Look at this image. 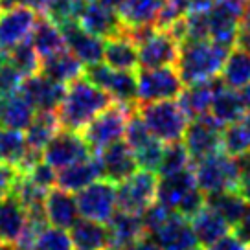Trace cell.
Here are the masks:
<instances>
[{
    "mask_svg": "<svg viewBox=\"0 0 250 250\" xmlns=\"http://www.w3.org/2000/svg\"><path fill=\"white\" fill-rule=\"evenodd\" d=\"M158 179L155 171L136 169L129 179L116 184L118 210L142 215L156 201Z\"/></svg>",
    "mask_w": 250,
    "mask_h": 250,
    "instance_id": "cell-7",
    "label": "cell"
},
{
    "mask_svg": "<svg viewBox=\"0 0 250 250\" xmlns=\"http://www.w3.org/2000/svg\"><path fill=\"white\" fill-rule=\"evenodd\" d=\"M235 46H239V48H243V50H249L250 52V28L239 26L237 39H235Z\"/></svg>",
    "mask_w": 250,
    "mask_h": 250,
    "instance_id": "cell-51",
    "label": "cell"
},
{
    "mask_svg": "<svg viewBox=\"0 0 250 250\" xmlns=\"http://www.w3.org/2000/svg\"><path fill=\"white\" fill-rule=\"evenodd\" d=\"M221 85H223L221 78H213L208 81L191 83V85H186V88H182L179 96V105L186 112V116L193 120V118L210 114L215 90Z\"/></svg>",
    "mask_w": 250,
    "mask_h": 250,
    "instance_id": "cell-24",
    "label": "cell"
},
{
    "mask_svg": "<svg viewBox=\"0 0 250 250\" xmlns=\"http://www.w3.org/2000/svg\"><path fill=\"white\" fill-rule=\"evenodd\" d=\"M41 158L42 155H37L28 149L22 131L0 127V162L15 166L21 175H26L31 166L39 162Z\"/></svg>",
    "mask_w": 250,
    "mask_h": 250,
    "instance_id": "cell-19",
    "label": "cell"
},
{
    "mask_svg": "<svg viewBox=\"0 0 250 250\" xmlns=\"http://www.w3.org/2000/svg\"><path fill=\"white\" fill-rule=\"evenodd\" d=\"M103 62L114 70H138V46L127 35L105 41Z\"/></svg>",
    "mask_w": 250,
    "mask_h": 250,
    "instance_id": "cell-32",
    "label": "cell"
},
{
    "mask_svg": "<svg viewBox=\"0 0 250 250\" xmlns=\"http://www.w3.org/2000/svg\"><path fill=\"white\" fill-rule=\"evenodd\" d=\"M197 188L195 175H193V164L179 173H173L167 177H160L158 188H156V201L167 206L169 210L177 211L179 206L186 197Z\"/></svg>",
    "mask_w": 250,
    "mask_h": 250,
    "instance_id": "cell-20",
    "label": "cell"
},
{
    "mask_svg": "<svg viewBox=\"0 0 250 250\" xmlns=\"http://www.w3.org/2000/svg\"><path fill=\"white\" fill-rule=\"evenodd\" d=\"M107 227H109L110 239H112V250H124L127 245H131L138 237L147 234L140 215L127 213L122 210H118L112 215Z\"/></svg>",
    "mask_w": 250,
    "mask_h": 250,
    "instance_id": "cell-34",
    "label": "cell"
},
{
    "mask_svg": "<svg viewBox=\"0 0 250 250\" xmlns=\"http://www.w3.org/2000/svg\"><path fill=\"white\" fill-rule=\"evenodd\" d=\"M164 142H160L158 138H155L153 134L149 136L147 140H144L140 146H136L133 149L134 158L138 162V167L147 169V171H158V166L164 155Z\"/></svg>",
    "mask_w": 250,
    "mask_h": 250,
    "instance_id": "cell-40",
    "label": "cell"
},
{
    "mask_svg": "<svg viewBox=\"0 0 250 250\" xmlns=\"http://www.w3.org/2000/svg\"><path fill=\"white\" fill-rule=\"evenodd\" d=\"M188 8H189V0H166L164 9H162V13L158 17L156 28H160V30L167 28L177 19L186 15Z\"/></svg>",
    "mask_w": 250,
    "mask_h": 250,
    "instance_id": "cell-44",
    "label": "cell"
},
{
    "mask_svg": "<svg viewBox=\"0 0 250 250\" xmlns=\"http://www.w3.org/2000/svg\"><path fill=\"white\" fill-rule=\"evenodd\" d=\"M74 245V250H110L112 239H110L109 227L90 221V219L79 217L74 227L68 230Z\"/></svg>",
    "mask_w": 250,
    "mask_h": 250,
    "instance_id": "cell-25",
    "label": "cell"
},
{
    "mask_svg": "<svg viewBox=\"0 0 250 250\" xmlns=\"http://www.w3.org/2000/svg\"><path fill=\"white\" fill-rule=\"evenodd\" d=\"M243 124L247 125V129L250 131V109L247 110V114H245V118H243Z\"/></svg>",
    "mask_w": 250,
    "mask_h": 250,
    "instance_id": "cell-55",
    "label": "cell"
},
{
    "mask_svg": "<svg viewBox=\"0 0 250 250\" xmlns=\"http://www.w3.org/2000/svg\"><path fill=\"white\" fill-rule=\"evenodd\" d=\"M124 250H162V247L151 237L149 234L138 237L136 241H133L131 245H127Z\"/></svg>",
    "mask_w": 250,
    "mask_h": 250,
    "instance_id": "cell-50",
    "label": "cell"
},
{
    "mask_svg": "<svg viewBox=\"0 0 250 250\" xmlns=\"http://www.w3.org/2000/svg\"><path fill=\"white\" fill-rule=\"evenodd\" d=\"M64 37L66 50L78 57L85 66L98 64L103 61V52H105V41L92 35L90 31L79 26L78 21H68L59 26Z\"/></svg>",
    "mask_w": 250,
    "mask_h": 250,
    "instance_id": "cell-15",
    "label": "cell"
},
{
    "mask_svg": "<svg viewBox=\"0 0 250 250\" xmlns=\"http://www.w3.org/2000/svg\"><path fill=\"white\" fill-rule=\"evenodd\" d=\"M30 41L33 48H35V52L39 54L41 61L50 57V55L57 54V52L66 50L61 28L44 15H39L37 22H35V28H33L30 35Z\"/></svg>",
    "mask_w": 250,
    "mask_h": 250,
    "instance_id": "cell-33",
    "label": "cell"
},
{
    "mask_svg": "<svg viewBox=\"0 0 250 250\" xmlns=\"http://www.w3.org/2000/svg\"><path fill=\"white\" fill-rule=\"evenodd\" d=\"M24 177H28L31 182H35L37 186L44 188V189H52L55 186V180H57V171L41 158L39 162H35L31 166L30 171L26 173Z\"/></svg>",
    "mask_w": 250,
    "mask_h": 250,
    "instance_id": "cell-43",
    "label": "cell"
},
{
    "mask_svg": "<svg viewBox=\"0 0 250 250\" xmlns=\"http://www.w3.org/2000/svg\"><path fill=\"white\" fill-rule=\"evenodd\" d=\"M223 129L225 125L219 124L211 114L189 120L182 140L191 156V162L223 151Z\"/></svg>",
    "mask_w": 250,
    "mask_h": 250,
    "instance_id": "cell-11",
    "label": "cell"
},
{
    "mask_svg": "<svg viewBox=\"0 0 250 250\" xmlns=\"http://www.w3.org/2000/svg\"><path fill=\"white\" fill-rule=\"evenodd\" d=\"M59 129H61V122L55 110H37L28 129L24 131L28 149L37 155H42L48 142L54 138Z\"/></svg>",
    "mask_w": 250,
    "mask_h": 250,
    "instance_id": "cell-31",
    "label": "cell"
},
{
    "mask_svg": "<svg viewBox=\"0 0 250 250\" xmlns=\"http://www.w3.org/2000/svg\"><path fill=\"white\" fill-rule=\"evenodd\" d=\"M247 250H250V243H249V245H247Z\"/></svg>",
    "mask_w": 250,
    "mask_h": 250,
    "instance_id": "cell-57",
    "label": "cell"
},
{
    "mask_svg": "<svg viewBox=\"0 0 250 250\" xmlns=\"http://www.w3.org/2000/svg\"><path fill=\"white\" fill-rule=\"evenodd\" d=\"M44 215H46L48 225L70 230L79 219L76 195L57 186L48 189L46 201H44Z\"/></svg>",
    "mask_w": 250,
    "mask_h": 250,
    "instance_id": "cell-21",
    "label": "cell"
},
{
    "mask_svg": "<svg viewBox=\"0 0 250 250\" xmlns=\"http://www.w3.org/2000/svg\"><path fill=\"white\" fill-rule=\"evenodd\" d=\"M206 204L217 211L221 217L227 221L230 228H234L243 213L249 206V201L237 191V189H227V191H217L206 195Z\"/></svg>",
    "mask_w": 250,
    "mask_h": 250,
    "instance_id": "cell-36",
    "label": "cell"
},
{
    "mask_svg": "<svg viewBox=\"0 0 250 250\" xmlns=\"http://www.w3.org/2000/svg\"><path fill=\"white\" fill-rule=\"evenodd\" d=\"M0 250H19L15 245H9V243H2L0 241Z\"/></svg>",
    "mask_w": 250,
    "mask_h": 250,
    "instance_id": "cell-54",
    "label": "cell"
},
{
    "mask_svg": "<svg viewBox=\"0 0 250 250\" xmlns=\"http://www.w3.org/2000/svg\"><path fill=\"white\" fill-rule=\"evenodd\" d=\"M134 107H127L122 103L112 102L105 110H102L90 124L81 131L92 153H100L102 149L109 147L110 144L124 140L127 120Z\"/></svg>",
    "mask_w": 250,
    "mask_h": 250,
    "instance_id": "cell-5",
    "label": "cell"
},
{
    "mask_svg": "<svg viewBox=\"0 0 250 250\" xmlns=\"http://www.w3.org/2000/svg\"><path fill=\"white\" fill-rule=\"evenodd\" d=\"M197 188L204 195H211L217 191L237 189L239 184V166L234 156L225 151H217L210 156H204L193 162Z\"/></svg>",
    "mask_w": 250,
    "mask_h": 250,
    "instance_id": "cell-4",
    "label": "cell"
},
{
    "mask_svg": "<svg viewBox=\"0 0 250 250\" xmlns=\"http://www.w3.org/2000/svg\"><path fill=\"white\" fill-rule=\"evenodd\" d=\"M41 74L62 85H70L72 81L85 76V64L68 50H62L50 55L41 62Z\"/></svg>",
    "mask_w": 250,
    "mask_h": 250,
    "instance_id": "cell-30",
    "label": "cell"
},
{
    "mask_svg": "<svg viewBox=\"0 0 250 250\" xmlns=\"http://www.w3.org/2000/svg\"><path fill=\"white\" fill-rule=\"evenodd\" d=\"M223 151L234 158L250 151V131L243 124V120L223 129Z\"/></svg>",
    "mask_w": 250,
    "mask_h": 250,
    "instance_id": "cell-39",
    "label": "cell"
},
{
    "mask_svg": "<svg viewBox=\"0 0 250 250\" xmlns=\"http://www.w3.org/2000/svg\"><path fill=\"white\" fill-rule=\"evenodd\" d=\"M79 217L90 219L107 225L118 211L116 184L107 179H100L90 186L76 193Z\"/></svg>",
    "mask_w": 250,
    "mask_h": 250,
    "instance_id": "cell-9",
    "label": "cell"
},
{
    "mask_svg": "<svg viewBox=\"0 0 250 250\" xmlns=\"http://www.w3.org/2000/svg\"><path fill=\"white\" fill-rule=\"evenodd\" d=\"M204 250H247V243H243L234 232H228L227 235H223L219 241Z\"/></svg>",
    "mask_w": 250,
    "mask_h": 250,
    "instance_id": "cell-47",
    "label": "cell"
},
{
    "mask_svg": "<svg viewBox=\"0 0 250 250\" xmlns=\"http://www.w3.org/2000/svg\"><path fill=\"white\" fill-rule=\"evenodd\" d=\"M180 42L167 30L156 28L138 44V68L175 66L179 59Z\"/></svg>",
    "mask_w": 250,
    "mask_h": 250,
    "instance_id": "cell-14",
    "label": "cell"
},
{
    "mask_svg": "<svg viewBox=\"0 0 250 250\" xmlns=\"http://www.w3.org/2000/svg\"><path fill=\"white\" fill-rule=\"evenodd\" d=\"M110 103L112 98L109 94L83 76L72 81L70 85H66V94L61 107L57 109V116L61 127L81 133Z\"/></svg>",
    "mask_w": 250,
    "mask_h": 250,
    "instance_id": "cell-1",
    "label": "cell"
},
{
    "mask_svg": "<svg viewBox=\"0 0 250 250\" xmlns=\"http://www.w3.org/2000/svg\"><path fill=\"white\" fill-rule=\"evenodd\" d=\"M85 78L96 86L109 94L112 102L136 107L138 103V79L136 74L129 70H114L105 62L85 66Z\"/></svg>",
    "mask_w": 250,
    "mask_h": 250,
    "instance_id": "cell-6",
    "label": "cell"
},
{
    "mask_svg": "<svg viewBox=\"0 0 250 250\" xmlns=\"http://www.w3.org/2000/svg\"><path fill=\"white\" fill-rule=\"evenodd\" d=\"M94 153L88 147L83 134L70 129H59L52 140L48 142V146L42 151V160L48 166H52L55 171L64 169L68 166H74L90 158Z\"/></svg>",
    "mask_w": 250,
    "mask_h": 250,
    "instance_id": "cell-10",
    "label": "cell"
},
{
    "mask_svg": "<svg viewBox=\"0 0 250 250\" xmlns=\"http://www.w3.org/2000/svg\"><path fill=\"white\" fill-rule=\"evenodd\" d=\"M6 57L24 78H30V76H35V74L41 72V62L42 61H41L39 54L35 52L30 39L17 44L13 50H9Z\"/></svg>",
    "mask_w": 250,
    "mask_h": 250,
    "instance_id": "cell-37",
    "label": "cell"
},
{
    "mask_svg": "<svg viewBox=\"0 0 250 250\" xmlns=\"http://www.w3.org/2000/svg\"><path fill=\"white\" fill-rule=\"evenodd\" d=\"M33 250H74V245L68 230L46 225L37 235Z\"/></svg>",
    "mask_w": 250,
    "mask_h": 250,
    "instance_id": "cell-41",
    "label": "cell"
},
{
    "mask_svg": "<svg viewBox=\"0 0 250 250\" xmlns=\"http://www.w3.org/2000/svg\"><path fill=\"white\" fill-rule=\"evenodd\" d=\"M103 179V169L102 164L98 160V156L92 155L86 160H81L78 164L68 166L64 169L57 171V180H55V186L64 189V191H70V193H78L81 189H85L86 186H90L92 182Z\"/></svg>",
    "mask_w": 250,
    "mask_h": 250,
    "instance_id": "cell-23",
    "label": "cell"
},
{
    "mask_svg": "<svg viewBox=\"0 0 250 250\" xmlns=\"http://www.w3.org/2000/svg\"><path fill=\"white\" fill-rule=\"evenodd\" d=\"M230 50L232 48L217 44L210 39L182 42L179 59L175 64L180 74L182 83L191 85V83L219 78Z\"/></svg>",
    "mask_w": 250,
    "mask_h": 250,
    "instance_id": "cell-2",
    "label": "cell"
},
{
    "mask_svg": "<svg viewBox=\"0 0 250 250\" xmlns=\"http://www.w3.org/2000/svg\"><path fill=\"white\" fill-rule=\"evenodd\" d=\"M81 28L90 31L92 35L107 41L124 35L125 26L118 15L116 8H112L107 0H90L79 9L78 19Z\"/></svg>",
    "mask_w": 250,
    "mask_h": 250,
    "instance_id": "cell-12",
    "label": "cell"
},
{
    "mask_svg": "<svg viewBox=\"0 0 250 250\" xmlns=\"http://www.w3.org/2000/svg\"><path fill=\"white\" fill-rule=\"evenodd\" d=\"M37 109L21 90L0 98V127L13 129V131H26L28 125L35 116Z\"/></svg>",
    "mask_w": 250,
    "mask_h": 250,
    "instance_id": "cell-27",
    "label": "cell"
},
{
    "mask_svg": "<svg viewBox=\"0 0 250 250\" xmlns=\"http://www.w3.org/2000/svg\"><path fill=\"white\" fill-rule=\"evenodd\" d=\"M223 85L234 90H243L250 83V52L243 48H232L221 70Z\"/></svg>",
    "mask_w": 250,
    "mask_h": 250,
    "instance_id": "cell-35",
    "label": "cell"
},
{
    "mask_svg": "<svg viewBox=\"0 0 250 250\" xmlns=\"http://www.w3.org/2000/svg\"><path fill=\"white\" fill-rule=\"evenodd\" d=\"M138 103H153L179 98L184 83L177 66L138 68Z\"/></svg>",
    "mask_w": 250,
    "mask_h": 250,
    "instance_id": "cell-8",
    "label": "cell"
},
{
    "mask_svg": "<svg viewBox=\"0 0 250 250\" xmlns=\"http://www.w3.org/2000/svg\"><path fill=\"white\" fill-rule=\"evenodd\" d=\"M24 76L8 61L6 54L0 52V98H6L9 94L21 90L24 83Z\"/></svg>",
    "mask_w": 250,
    "mask_h": 250,
    "instance_id": "cell-42",
    "label": "cell"
},
{
    "mask_svg": "<svg viewBox=\"0 0 250 250\" xmlns=\"http://www.w3.org/2000/svg\"><path fill=\"white\" fill-rule=\"evenodd\" d=\"M249 110V105L245 102V96L241 90H234L228 86L221 85L215 90L213 102H211L210 114L217 120L221 125H230L235 122H241Z\"/></svg>",
    "mask_w": 250,
    "mask_h": 250,
    "instance_id": "cell-26",
    "label": "cell"
},
{
    "mask_svg": "<svg viewBox=\"0 0 250 250\" xmlns=\"http://www.w3.org/2000/svg\"><path fill=\"white\" fill-rule=\"evenodd\" d=\"M189 223H191L199 247H203V249H208L210 245L219 241L223 235L232 232L230 225L208 204L201 211H197L195 215L189 219Z\"/></svg>",
    "mask_w": 250,
    "mask_h": 250,
    "instance_id": "cell-29",
    "label": "cell"
},
{
    "mask_svg": "<svg viewBox=\"0 0 250 250\" xmlns=\"http://www.w3.org/2000/svg\"><path fill=\"white\" fill-rule=\"evenodd\" d=\"M239 26L250 28V0L245 2V8H243V13H241V24Z\"/></svg>",
    "mask_w": 250,
    "mask_h": 250,
    "instance_id": "cell-52",
    "label": "cell"
},
{
    "mask_svg": "<svg viewBox=\"0 0 250 250\" xmlns=\"http://www.w3.org/2000/svg\"><path fill=\"white\" fill-rule=\"evenodd\" d=\"M191 156L188 153L186 146L182 142H171L164 147V155L158 166V175L160 177H167L173 173H179L186 167H191Z\"/></svg>",
    "mask_w": 250,
    "mask_h": 250,
    "instance_id": "cell-38",
    "label": "cell"
},
{
    "mask_svg": "<svg viewBox=\"0 0 250 250\" xmlns=\"http://www.w3.org/2000/svg\"><path fill=\"white\" fill-rule=\"evenodd\" d=\"M19 177H21V173H19V169H17L15 166L0 162V199L9 195L13 191Z\"/></svg>",
    "mask_w": 250,
    "mask_h": 250,
    "instance_id": "cell-46",
    "label": "cell"
},
{
    "mask_svg": "<svg viewBox=\"0 0 250 250\" xmlns=\"http://www.w3.org/2000/svg\"><path fill=\"white\" fill-rule=\"evenodd\" d=\"M98 156L103 169V179L110 180L114 184H120L122 180L129 179L136 169L138 162L134 158L133 149L125 140H120L116 144H110L109 147L102 149L100 153H94Z\"/></svg>",
    "mask_w": 250,
    "mask_h": 250,
    "instance_id": "cell-16",
    "label": "cell"
},
{
    "mask_svg": "<svg viewBox=\"0 0 250 250\" xmlns=\"http://www.w3.org/2000/svg\"><path fill=\"white\" fill-rule=\"evenodd\" d=\"M136 112L155 138L164 144L182 142L189 118L186 116L179 102L162 100L153 103H136Z\"/></svg>",
    "mask_w": 250,
    "mask_h": 250,
    "instance_id": "cell-3",
    "label": "cell"
},
{
    "mask_svg": "<svg viewBox=\"0 0 250 250\" xmlns=\"http://www.w3.org/2000/svg\"><path fill=\"white\" fill-rule=\"evenodd\" d=\"M241 92H243V96H245V102H247V105H249V109H250V83L243 88Z\"/></svg>",
    "mask_w": 250,
    "mask_h": 250,
    "instance_id": "cell-53",
    "label": "cell"
},
{
    "mask_svg": "<svg viewBox=\"0 0 250 250\" xmlns=\"http://www.w3.org/2000/svg\"><path fill=\"white\" fill-rule=\"evenodd\" d=\"M164 4L166 0H122L116 11L125 28L156 26Z\"/></svg>",
    "mask_w": 250,
    "mask_h": 250,
    "instance_id": "cell-28",
    "label": "cell"
},
{
    "mask_svg": "<svg viewBox=\"0 0 250 250\" xmlns=\"http://www.w3.org/2000/svg\"><path fill=\"white\" fill-rule=\"evenodd\" d=\"M189 250H204L203 247H193V249H189Z\"/></svg>",
    "mask_w": 250,
    "mask_h": 250,
    "instance_id": "cell-56",
    "label": "cell"
},
{
    "mask_svg": "<svg viewBox=\"0 0 250 250\" xmlns=\"http://www.w3.org/2000/svg\"><path fill=\"white\" fill-rule=\"evenodd\" d=\"M151 237L162 247V250H189L199 247L189 219L177 211H173L162 223V227L151 234Z\"/></svg>",
    "mask_w": 250,
    "mask_h": 250,
    "instance_id": "cell-18",
    "label": "cell"
},
{
    "mask_svg": "<svg viewBox=\"0 0 250 250\" xmlns=\"http://www.w3.org/2000/svg\"><path fill=\"white\" fill-rule=\"evenodd\" d=\"M48 2L50 0H0V9L13 8V6H24V8H30L33 11H37L39 15H44Z\"/></svg>",
    "mask_w": 250,
    "mask_h": 250,
    "instance_id": "cell-48",
    "label": "cell"
},
{
    "mask_svg": "<svg viewBox=\"0 0 250 250\" xmlns=\"http://www.w3.org/2000/svg\"><path fill=\"white\" fill-rule=\"evenodd\" d=\"M28 210L24 208L21 199L11 191L9 195L0 199V241L15 245L28 225Z\"/></svg>",
    "mask_w": 250,
    "mask_h": 250,
    "instance_id": "cell-22",
    "label": "cell"
},
{
    "mask_svg": "<svg viewBox=\"0 0 250 250\" xmlns=\"http://www.w3.org/2000/svg\"><path fill=\"white\" fill-rule=\"evenodd\" d=\"M235 160H237V166H239L237 191L250 203V151L241 156H235Z\"/></svg>",
    "mask_w": 250,
    "mask_h": 250,
    "instance_id": "cell-45",
    "label": "cell"
},
{
    "mask_svg": "<svg viewBox=\"0 0 250 250\" xmlns=\"http://www.w3.org/2000/svg\"><path fill=\"white\" fill-rule=\"evenodd\" d=\"M39 13L24 6L0 9V52L8 54L17 44L30 39Z\"/></svg>",
    "mask_w": 250,
    "mask_h": 250,
    "instance_id": "cell-13",
    "label": "cell"
},
{
    "mask_svg": "<svg viewBox=\"0 0 250 250\" xmlns=\"http://www.w3.org/2000/svg\"><path fill=\"white\" fill-rule=\"evenodd\" d=\"M232 232H234L243 243H247V245L250 243V203H249V206H247L245 213H243V217L239 219V223L232 228Z\"/></svg>",
    "mask_w": 250,
    "mask_h": 250,
    "instance_id": "cell-49",
    "label": "cell"
},
{
    "mask_svg": "<svg viewBox=\"0 0 250 250\" xmlns=\"http://www.w3.org/2000/svg\"><path fill=\"white\" fill-rule=\"evenodd\" d=\"M21 92L31 102V105L37 110H55L61 107L64 94H66V85L57 83L54 79L46 78L44 74H35L24 79Z\"/></svg>",
    "mask_w": 250,
    "mask_h": 250,
    "instance_id": "cell-17",
    "label": "cell"
}]
</instances>
